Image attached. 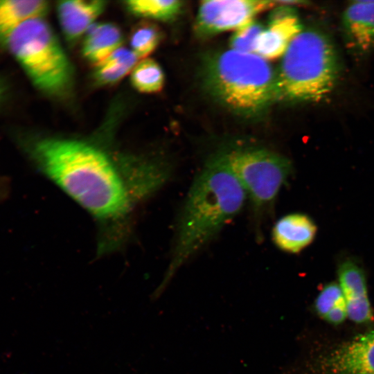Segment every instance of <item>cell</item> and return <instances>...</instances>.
I'll use <instances>...</instances> for the list:
<instances>
[{
  "label": "cell",
  "instance_id": "obj_1",
  "mask_svg": "<svg viewBox=\"0 0 374 374\" xmlns=\"http://www.w3.org/2000/svg\"><path fill=\"white\" fill-rule=\"evenodd\" d=\"M15 143L31 165L92 216L118 222L139 198L129 167H118L88 143L49 136L17 135Z\"/></svg>",
  "mask_w": 374,
  "mask_h": 374
},
{
  "label": "cell",
  "instance_id": "obj_2",
  "mask_svg": "<svg viewBox=\"0 0 374 374\" xmlns=\"http://www.w3.org/2000/svg\"><path fill=\"white\" fill-rule=\"evenodd\" d=\"M247 197L218 154L208 160L188 193L172 258L163 280L153 294V299L163 292L180 267L240 213Z\"/></svg>",
  "mask_w": 374,
  "mask_h": 374
},
{
  "label": "cell",
  "instance_id": "obj_3",
  "mask_svg": "<svg viewBox=\"0 0 374 374\" xmlns=\"http://www.w3.org/2000/svg\"><path fill=\"white\" fill-rule=\"evenodd\" d=\"M202 78L215 98L242 115H258L278 99L277 72L256 53L229 49L208 55Z\"/></svg>",
  "mask_w": 374,
  "mask_h": 374
},
{
  "label": "cell",
  "instance_id": "obj_4",
  "mask_svg": "<svg viewBox=\"0 0 374 374\" xmlns=\"http://www.w3.org/2000/svg\"><path fill=\"white\" fill-rule=\"evenodd\" d=\"M339 76L337 54L330 39L315 29H302L282 56L277 72L278 99L319 101L333 89Z\"/></svg>",
  "mask_w": 374,
  "mask_h": 374
},
{
  "label": "cell",
  "instance_id": "obj_5",
  "mask_svg": "<svg viewBox=\"0 0 374 374\" xmlns=\"http://www.w3.org/2000/svg\"><path fill=\"white\" fill-rule=\"evenodd\" d=\"M1 42L37 89L55 97L69 94L73 84V66L43 17L21 23Z\"/></svg>",
  "mask_w": 374,
  "mask_h": 374
},
{
  "label": "cell",
  "instance_id": "obj_6",
  "mask_svg": "<svg viewBox=\"0 0 374 374\" xmlns=\"http://www.w3.org/2000/svg\"><path fill=\"white\" fill-rule=\"evenodd\" d=\"M217 154L246 192L258 221L290 177V161L273 151L256 147H235Z\"/></svg>",
  "mask_w": 374,
  "mask_h": 374
},
{
  "label": "cell",
  "instance_id": "obj_7",
  "mask_svg": "<svg viewBox=\"0 0 374 374\" xmlns=\"http://www.w3.org/2000/svg\"><path fill=\"white\" fill-rule=\"evenodd\" d=\"M305 367L309 374H374V330L335 346Z\"/></svg>",
  "mask_w": 374,
  "mask_h": 374
},
{
  "label": "cell",
  "instance_id": "obj_8",
  "mask_svg": "<svg viewBox=\"0 0 374 374\" xmlns=\"http://www.w3.org/2000/svg\"><path fill=\"white\" fill-rule=\"evenodd\" d=\"M274 1L211 0L200 3L195 30L200 37L236 30L260 12L276 6Z\"/></svg>",
  "mask_w": 374,
  "mask_h": 374
},
{
  "label": "cell",
  "instance_id": "obj_9",
  "mask_svg": "<svg viewBox=\"0 0 374 374\" xmlns=\"http://www.w3.org/2000/svg\"><path fill=\"white\" fill-rule=\"evenodd\" d=\"M337 275L347 307L348 317L357 323L372 321L373 314L362 266L352 257L343 258L337 265Z\"/></svg>",
  "mask_w": 374,
  "mask_h": 374
},
{
  "label": "cell",
  "instance_id": "obj_10",
  "mask_svg": "<svg viewBox=\"0 0 374 374\" xmlns=\"http://www.w3.org/2000/svg\"><path fill=\"white\" fill-rule=\"evenodd\" d=\"M341 31L353 54L363 55L374 49V1L350 2L342 14Z\"/></svg>",
  "mask_w": 374,
  "mask_h": 374
},
{
  "label": "cell",
  "instance_id": "obj_11",
  "mask_svg": "<svg viewBox=\"0 0 374 374\" xmlns=\"http://www.w3.org/2000/svg\"><path fill=\"white\" fill-rule=\"evenodd\" d=\"M276 12L258 38L255 53L268 60L282 57L293 39L303 29L290 6L276 5Z\"/></svg>",
  "mask_w": 374,
  "mask_h": 374
},
{
  "label": "cell",
  "instance_id": "obj_12",
  "mask_svg": "<svg viewBox=\"0 0 374 374\" xmlns=\"http://www.w3.org/2000/svg\"><path fill=\"white\" fill-rule=\"evenodd\" d=\"M107 2L101 0L61 1L57 5L60 25L69 42L78 40L103 12Z\"/></svg>",
  "mask_w": 374,
  "mask_h": 374
},
{
  "label": "cell",
  "instance_id": "obj_13",
  "mask_svg": "<svg viewBox=\"0 0 374 374\" xmlns=\"http://www.w3.org/2000/svg\"><path fill=\"white\" fill-rule=\"evenodd\" d=\"M317 226L307 215L295 213L280 217L272 229V240L280 249L299 253L314 240Z\"/></svg>",
  "mask_w": 374,
  "mask_h": 374
},
{
  "label": "cell",
  "instance_id": "obj_14",
  "mask_svg": "<svg viewBox=\"0 0 374 374\" xmlns=\"http://www.w3.org/2000/svg\"><path fill=\"white\" fill-rule=\"evenodd\" d=\"M122 42V33L115 24H94L87 31L82 54L88 62L96 65L121 47Z\"/></svg>",
  "mask_w": 374,
  "mask_h": 374
},
{
  "label": "cell",
  "instance_id": "obj_15",
  "mask_svg": "<svg viewBox=\"0 0 374 374\" xmlns=\"http://www.w3.org/2000/svg\"><path fill=\"white\" fill-rule=\"evenodd\" d=\"M48 7L42 0H0V42L21 23L43 17Z\"/></svg>",
  "mask_w": 374,
  "mask_h": 374
},
{
  "label": "cell",
  "instance_id": "obj_16",
  "mask_svg": "<svg viewBox=\"0 0 374 374\" xmlns=\"http://www.w3.org/2000/svg\"><path fill=\"white\" fill-rule=\"evenodd\" d=\"M137 60L132 50L120 47L96 64L93 77L103 85L116 83L132 71Z\"/></svg>",
  "mask_w": 374,
  "mask_h": 374
},
{
  "label": "cell",
  "instance_id": "obj_17",
  "mask_svg": "<svg viewBox=\"0 0 374 374\" xmlns=\"http://www.w3.org/2000/svg\"><path fill=\"white\" fill-rule=\"evenodd\" d=\"M315 312L323 320L339 324L348 317L346 301L339 283L326 284L317 295L313 305Z\"/></svg>",
  "mask_w": 374,
  "mask_h": 374
},
{
  "label": "cell",
  "instance_id": "obj_18",
  "mask_svg": "<svg viewBox=\"0 0 374 374\" xmlns=\"http://www.w3.org/2000/svg\"><path fill=\"white\" fill-rule=\"evenodd\" d=\"M125 4L134 15L161 21L174 19L183 6L178 0H130Z\"/></svg>",
  "mask_w": 374,
  "mask_h": 374
},
{
  "label": "cell",
  "instance_id": "obj_19",
  "mask_svg": "<svg viewBox=\"0 0 374 374\" xmlns=\"http://www.w3.org/2000/svg\"><path fill=\"white\" fill-rule=\"evenodd\" d=\"M130 80L132 86L139 92L153 93L162 89L165 77L161 67L156 61L145 58L133 68Z\"/></svg>",
  "mask_w": 374,
  "mask_h": 374
},
{
  "label": "cell",
  "instance_id": "obj_20",
  "mask_svg": "<svg viewBox=\"0 0 374 374\" xmlns=\"http://www.w3.org/2000/svg\"><path fill=\"white\" fill-rule=\"evenodd\" d=\"M161 33L153 24L143 23L138 25L132 32L130 42L132 51L138 58H145L158 46Z\"/></svg>",
  "mask_w": 374,
  "mask_h": 374
},
{
  "label": "cell",
  "instance_id": "obj_21",
  "mask_svg": "<svg viewBox=\"0 0 374 374\" xmlns=\"http://www.w3.org/2000/svg\"><path fill=\"white\" fill-rule=\"evenodd\" d=\"M264 28L253 20L236 29L230 39L231 49L254 53L258 37Z\"/></svg>",
  "mask_w": 374,
  "mask_h": 374
},
{
  "label": "cell",
  "instance_id": "obj_22",
  "mask_svg": "<svg viewBox=\"0 0 374 374\" xmlns=\"http://www.w3.org/2000/svg\"><path fill=\"white\" fill-rule=\"evenodd\" d=\"M9 85L6 79L0 76V105L6 100L8 92Z\"/></svg>",
  "mask_w": 374,
  "mask_h": 374
},
{
  "label": "cell",
  "instance_id": "obj_23",
  "mask_svg": "<svg viewBox=\"0 0 374 374\" xmlns=\"http://www.w3.org/2000/svg\"><path fill=\"white\" fill-rule=\"evenodd\" d=\"M8 193V183L0 172V202L4 199Z\"/></svg>",
  "mask_w": 374,
  "mask_h": 374
}]
</instances>
